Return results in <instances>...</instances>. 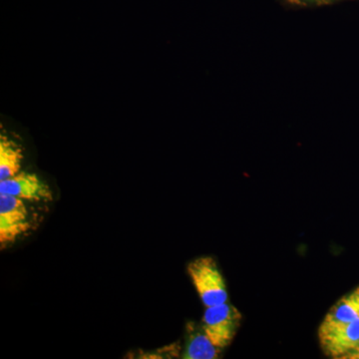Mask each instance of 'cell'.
<instances>
[{
	"instance_id": "8",
	"label": "cell",
	"mask_w": 359,
	"mask_h": 359,
	"mask_svg": "<svg viewBox=\"0 0 359 359\" xmlns=\"http://www.w3.org/2000/svg\"><path fill=\"white\" fill-rule=\"evenodd\" d=\"M22 149L8 137H0V181L13 178L20 173L22 164Z\"/></svg>"
},
{
	"instance_id": "1",
	"label": "cell",
	"mask_w": 359,
	"mask_h": 359,
	"mask_svg": "<svg viewBox=\"0 0 359 359\" xmlns=\"http://www.w3.org/2000/svg\"><path fill=\"white\" fill-rule=\"evenodd\" d=\"M188 273L205 308L228 302L226 282L212 257L194 259L188 264Z\"/></svg>"
},
{
	"instance_id": "9",
	"label": "cell",
	"mask_w": 359,
	"mask_h": 359,
	"mask_svg": "<svg viewBox=\"0 0 359 359\" xmlns=\"http://www.w3.org/2000/svg\"><path fill=\"white\" fill-rule=\"evenodd\" d=\"M294 6H320V4H330L335 0H285Z\"/></svg>"
},
{
	"instance_id": "7",
	"label": "cell",
	"mask_w": 359,
	"mask_h": 359,
	"mask_svg": "<svg viewBox=\"0 0 359 359\" xmlns=\"http://www.w3.org/2000/svg\"><path fill=\"white\" fill-rule=\"evenodd\" d=\"M188 325L184 359H215L219 358L221 349L215 346L214 344L205 334L202 327H191Z\"/></svg>"
},
{
	"instance_id": "6",
	"label": "cell",
	"mask_w": 359,
	"mask_h": 359,
	"mask_svg": "<svg viewBox=\"0 0 359 359\" xmlns=\"http://www.w3.org/2000/svg\"><path fill=\"white\" fill-rule=\"evenodd\" d=\"M359 318V287L339 299L323 318L320 327L348 325Z\"/></svg>"
},
{
	"instance_id": "10",
	"label": "cell",
	"mask_w": 359,
	"mask_h": 359,
	"mask_svg": "<svg viewBox=\"0 0 359 359\" xmlns=\"http://www.w3.org/2000/svg\"><path fill=\"white\" fill-rule=\"evenodd\" d=\"M346 359H359V347L358 349H355L353 353L349 354Z\"/></svg>"
},
{
	"instance_id": "4",
	"label": "cell",
	"mask_w": 359,
	"mask_h": 359,
	"mask_svg": "<svg viewBox=\"0 0 359 359\" xmlns=\"http://www.w3.org/2000/svg\"><path fill=\"white\" fill-rule=\"evenodd\" d=\"M323 353L332 358L346 359L359 347V318L339 327L318 328Z\"/></svg>"
},
{
	"instance_id": "3",
	"label": "cell",
	"mask_w": 359,
	"mask_h": 359,
	"mask_svg": "<svg viewBox=\"0 0 359 359\" xmlns=\"http://www.w3.org/2000/svg\"><path fill=\"white\" fill-rule=\"evenodd\" d=\"M29 212L25 201L14 196L0 194V244L1 248L13 244L29 230Z\"/></svg>"
},
{
	"instance_id": "5",
	"label": "cell",
	"mask_w": 359,
	"mask_h": 359,
	"mask_svg": "<svg viewBox=\"0 0 359 359\" xmlns=\"http://www.w3.org/2000/svg\"><path fill=\"white\" fill-rule=\"evenodd\" d=\"M0 194L14 196L28 202H50L53 199L50 188L36 174H20L0 181Z\"/></svg>"
},
{
	"instance_id": "2",
	"label": "cell",
	"mask_w": 359,
	"mask_h": 359,
	"mask_svg": "<svg viewBox=\"0 0 359 359\" xmlns=\"http://www.w3.org/2000/svg\"><path fill=\"white\" fill-rule=\"evenodd\" d=\"M242 320L241 311L226 302L205 308L201 327L215 346L224 349L235 339Z\"/></svg>"
}]
</instances>
